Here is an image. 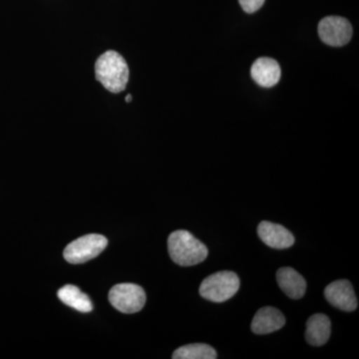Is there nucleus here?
<instances>
[{"mask_svg":"<svg viewBox=\"0 0 359 359\" xmlns=\"http://www.w3.org/2000/svg\"><path fill=\"white\" fill-rule=\"evenodd\" d=\"M174 359H215L217 351L212 346L204 344H188L179 347L174 351Z\"/></svg>","mask_w":359,"mask_h":359,"instance_id":"4468645a","label":"nucleus"},{"mask_svg":"<svg viewBox=\"0 0 359 359\" xmlns=\"http://www.w3.org/2000/svg\"><path fill=\"white\" fill-rule=\"evenodd\" d=\"M238 1L245 13H254L262 8L266 0H238Z\"/></svg>","mask_w":359,"mask_h":359,"instance_id":"2eb2a0df","label":"nucleus"},{"mask_svg":"<svg viewBox=\"0 0 359 359\" xmlns=\"http://www.w3.org/2000/svg\"><path fill=\"white\" fill-rule=\"evenodd\" d=\"M109 302L123 313H136L145 306V290L135 283H119L110 290Z\"/></svg>","mask_w":359,"mask_h":359,"instance_id":"39448f33","label":"nucleus"},{"mask_svg":"<svg viewBox=\"0 0 359 359\" xmlns=\"http://www.w3.org/2000/svg\"><path fill=\"white\" fill-rule=\"evenodd\" d=\"M252 79L264 88H271L280 81L282 70L280 65L273 58L257 59L250 68Z\"/></svg>","mask_w":359,"mask_h":359,"instance_id":"1a4fd4ad","label":"nucleus"},{"mask_svg":"<svg viewBox=\"0 0 359 359\" xmlns=\"http://www.w3.org/2000/svg\"><path fill=\"white\" fill-rule=\"evenodd\" d=\"M276 280L280 289L290 299H299L306 294V280L292 268L278 269Z\"/></svg>","mask_w":359,"mask_h":359,"instance_id":"f8f14e48","label":"nucleus"},{"mask_svg":"<svg viewBox=\"0 0 359 359\" xmlns=\"http://www.w3.org/2000/svg\"><path fill=\"white\" fill-rule=\"evenodd\" d=\"M325 299L335 308L344 311H353L358 309V299L353 285L346 280L330 283L325 290Z\"/></svg>","mask_w":359,"mask_h":359,"instance_id":"0eeeda50","label":"nucleus"},{"mask_svg":"<svg viewBox=\"0 0 359 359\" xmlns=\"http://www.w3.org/2000/svg\"><path fill=\"white\" fill-rule=\"evenodd\" d=\"M285 325V318L282 311L273 306L259 309L250 328L256 334H266L280 330Z\"/></svg>","mask_w":359,"mask_h":359,"instance_id":"9d476101","label":"nucleus"},{"mask_svg":"<svg viewBox=\"0 0 359 359\" xmlns=\"http://www.w3.org/2000/svg\"><path fill=\"white\" fill-rule=\"evenodd\" d=\"M240 289V278L230 271H219L201 283L200 294L210 302H224L231 299Z\"/></svg>","mask_w":359,"mask_h":359,"instance_id":"7ed1b4c3","label":"nucleus"},{"mask_svg":"<svg viewBox=\"0 0 359 359\" xmlns=\"http://www.w3.org/2000/svg\"><path fill=\"white\" fill-rule=\"evenodd\" d=\"M107 245V238L104 236L90 233L71 242L65 248L63 257L68 263L84 264L98 257L106 249Z\"/></svg>","mask_w":359,"mask_h":359,"instance_id":"20e7f679","label":"nucleus"},{"mask_svg":"<svg viewBox=\"0 0 359 359\" xmlns=\"http://www.w3.org/2000/svg\"><path fill=\"white\" fill-rule=\"evenodd\" d=\"M332 334V323L325 314H313L306 321V339L311 346L327 344Z\"/></svg>","mask_w":359,"mask_h":359,"instance_id":"9b49d317","label":"nucleus"},{"mask_svg":"<svg viewBox=\"0 0 359 359\" xmlns=\"http://www.w3.org/2000/svg\"><path fill=\"white\" fill-rule=\"evenodd\" d=\"M168 250L174 263L181 266H195L208 257L207 247L188 231L172 233L168 238Z\"/></svg>","mask_w":359,"mask_h":359,"instance_id":"f03ea898","label":"nucleus"},{"mask_svg":"<svg viewBox=\"0 0 359 359\" xmlns=\"http://www.w3.org/2000/svg\"><path fill=\"white\" fill-rule=\"evenodd\" d=\"M131 101H132V95H130V94H129V95L126 96V102L129 103V102H131Z\"/></svg>","mask_w":359,"mask_h":359,"instance_id":"dca6fc26","label":"nucleus"},{"mask_svg":"<svg viewBox=\"0 0 359 359\" xmlns=\"http://www.w3.org/2000/svg\"><path fill=\"white\" fill-rule=\"evenodd\" d=\"M257 233L262 241L276 250L289 249L294 244V237L285 226L264 221L257 226Z\"/></svg>","mask_w":359,"mask_h":359,"instance_id":"6e6552de","label":"nucleus"},{"mask_svg":"<svg viewBox=\"0 0 359 359\" xmlns=\"http://www.w3.org/2000/svg\"><path fill=\"white\" fill-rule=\"evenodd\" d=\"M59 299L70 308L76 309L80 313H88L93 309L91 299L77 287L67 285L58 290Z\"/></svg>","mask_w":359,"mask_h":359,"instance_id":"ddd939ff","label":"nucleus"},{"mask_svg":"<svg viewBox=\"0 0 359 359\" xmlns=\"http://www.w3.org/2000/svg\"><path fill=\"white\" fill-rule=\"evenodd\" d=\"M96 79L112 93H120L126 88L129 68L126 60L118 52L103 53L95 63Z\"/></svg>","mask_w":359,"mask_h":359,"instance_id":"f257e3e1","label":"nucleus"},{"mask_svg":"<svg viewBox=\"0 0 359 359\" xmlns=\"http://www.w3.org/2000/svg\"><path fill=\"white\" fill-rule=\"evenodd\" d=\"M318 34L325 44L334 47L344 46L351 41L353 26L346 18L327 16L318 25Z\"/></svg>","mask_w":359,"mask_h":359,"instance_id":"423d86ee","label":"nucleus"}]
</instances>
